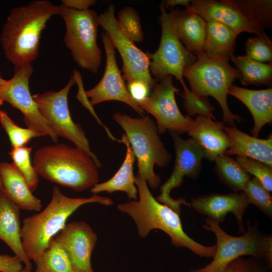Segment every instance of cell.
Listing matches in <instances>:
<instances>
[{"instance_id":"cell-1","label":"cell","mask_w":272,"mask_h":272,"mask_svg":"<svg viewBox=\"0 0 272 272\" xmlns=\"http://www.w3.org/2000/svg\"><path fill=\"white\" fill-rule=\"evenodd\" d=\"M60 6L36 0L13 8L4 23L0 42L6 59L14 66L32 63L39 55L41 35Z\"/></svg>"},{"instance_id":"cell-2","label":"cell","mask_w":272,"mask_h":272,"mask_svg":"<svg viewBox=\"0 0 272 272\" xmlns=\"http://www.w3.org/2000/svg\"><path fill=\"white\" fill-rule=\"evenodd\" d=\"M135 184L138 199L117 205L118 211L129 215L134 222L139 236L146 238L150 231L159 229L170 237L171 243L176 247H184L200 257H213L216 245L201 244L190 238L184 231L179 214L154 197L147 181L138 175Z\"/></svg>"},{"instance_id":"cell-3","label":"cell","mask_w":272,"mask_h":272,"mask_svg":"<svg viewBox=\"0 0 272 272\" xmlns=\"http://www.w3.org/2000/svg\"><path fill=\"white\" fill-rule=\"evenodd\" d=\"M92 202L107 206L114 203L110 198L97 194L89 197H70L54 186L47 207L41 212L23 220L20 235L28 259L34 261L47 249L54 236L63 228L67 219L75 211L83 205Z\"/></svg>"},{"instance_id":"cell-4","label":"cell","mask_w":272,"mask_h":272,"mask_svg":"<svg viewBox=\"0 0 272 272\" xmlns=\"http://www.w3.org/2000/svg\"><path fill=\"white\" fill-rule=\"evenodd\" d=\"M33 166L44 179L77 192L91 188L99 182L98 168L93 159L83 150L63 143L37 150Z\"/></svg>"},{"instance_id":"cell-5","label":"cell","mask_w":272,"mask_h":272,"mask_svg":"<svg viewBox=\"0 0 272 272\" xmlns=\"http://www.w3.org/2000/svg\"><path fill=\"white\" fill-rule=\"evenodd\" d=\"M112 119L123 129L130 143L137 160L138 175L151 187L157 188L161 178L154 166H167L172 155L162 142L155 122L148 115L133 118L120 112H115Z\"/></svg>"},{"instance_id":"cell-6","label":"cell","mask_w":272,"mask_h":272,"mask_svg":"<svg viewBox=\"0 0 272 272\" xmlns=\"http://www.w3.org/2000/svg\"><path fill=\"white\" fill-rule=\"evenodd\" d=\"M247 229L240 236H232L226 233L219 224L206 219L203 227L213 232L216 237V251L213 260L202 268L192 272H222L226 265L233 260L245 255L262 259L268 268L272 267V237L264 235L258 228L256 222L247 221Z\"/></svg>"},{"instance_id":"cell-7","label":"cell","mask_w":272,"mask_h":272,"mask_svg":"<svg viewBox=\"0 0 272 272\" xmlns=\"http://www.w3.org/2000/svg\"><path fill=\"white\" fill-rule=\"evenodd\" d=\"M196 56V61L183 72L190 91L197 95L214 98L222 110L224 121L229 126L235 125V121L240 122L242 118L231 112L227 102L228 90L235 80L240 79V72L228 61L210 59L203 53Z\"/></svg>"},{"instance_id":"cell-8","label":"cell","mask_w":272,"mask_h":272,"mask_svg":"<svg viewBox=\"0 0 272 272\" xmlns=\"http://www.w3.org/2000/svg\"><path fill=\"white\" fill-rule=\"evenodd\" d=\"M64 22L63 42L73 60L82 69L96 74L102 62V51L97 44L99 15L94 10L78 11L60 6Z\"/></svg>"},{"instance_id":"cell-9","label":"cell","mask_w":272,"mask_h":272,"mask_svg":"<svg viewBox=\"0 0 272 272\" xmlns=\"http://www.w3.org/2000/svg\"><path fill=\"white\" fill-rule=\"evenodd\" d=\"M159 8L161 36L157 50L154 53L148 52L150 59V72L157 81L167 76H173L185 88L187 86L184 81L183 71L194 63L197 57L189 52L179 39L171 13L166 12L162 3Z\"/></svg>"},{"instance_id":"cell-10","label":"cell","mask_w":272,"mask_h":272,"mask_svg":"<svg viewBox=\"0 0 272 272\" xmlns=\"http://www.w3.org/2000/svg\"><path fill=\"white\" fill-rule=\"evenodd\" d=\"M76 83L72 74L66 85L59 91L36 94L32 95V97L40 113L58 137L66 139L76 147L84 151L93 159L99 169L102 166L101 163L91 150L88 140L81 125L73 120L69 109L68 94Z\"/></svg>"},{"instance_id":"cell-11","label":"cell","mask_w":272,"mask_h":272,"mask_svg":"<svg viewBox=\"0 0 272 272\" xmlns=\"http://www.w3.org/2000/svg\"><path fill=\"white\" fill-rule=\"evenodd\" d=\"M99 23L121 56L124 79L127 82L141 81L153 89L158 81L154 79L151 74L148 53L138 48L122 31L115 17L113 4L109 5L107 9L99 15Z\"/></svg>"},{"instance_id":"cell-12","label":"cell","mask_w":272,"mask_h":272,"mask_svg":"<svg viewBox=\"0 0 272 272\" xmlns=\"http://www.w3.org/2000/svg\"><path fill=\"white\" fill-rule=\"evenodd\" d=\"M33 72L32 63L15 66L13 77L0 88V97L22 112L28 128L40 137L48 135L57 143L58 135L40 113L30 93L29 83Z\"/></svg>"},{"instance_id":"cell-13","label":"cell","mask_w":272,"mask_h":272,"mask_svg":"<svg viewBox=\"0 0 272 272\" xmlns=\"http://www.w3.org/2000/svg\"><path fill=\"white\" fill-rule=\"evenodd\" d=\"M173 141L175 159L172 172L167 180L160 187L161 193L156 199L180 214L182 205L190 207L183 198L175 199L170 193L174 187L180 186L184 177L197 178L201 171L202 161L204 158L202 149L191 138L184 140L178 133L170 131Z\"/></svg>"},{"instance_id":"cell-14","label":"cell","mask_w":272,"mask_h":272,"mask_svg":"<svg viewBox=\"0 0 272 272\" xmlns=\"http://www.w3.org/2000/svg\"><path fill=\"white\" fill-rule=\"evenodd\" d=\"M152 90L148 97L137 103L145 112L155 117L158 133H164L167 130L179 134L187 132L193 119L180 112L175 97L179 89L174 86L172 77H164Z\"/></svg>"},{"instance_id":"cell-15","label":"cell","mask_w":272,"mask_h":272,"mask_svg":"<svg viewBox=\"0 0 272 272\" xmlns=\"http://www.w3.org/2000/svg\"><path fill=\"white\" fill-rule=\"evenodd\" d=\"M101 38L106 54V65L103 75L93 88L85 91L93 106L107 101H118L130 106L141 116L145 112L130 95L123 76L116 61L115 48L107 34L101 33Z\"/></svg>"},{"instance_id":"cell-16","label":"cell","mask_w":272,"mask_h":272,"mask_svg":"<svg viewBox=\"0 0 272 272\" xmlns=\"http://www.w3.org/2000/svg\"><path fill=\"white\" fill-rule=\"evenodd\" d=\"M54 238L67 253L75 272H94L91 259L97 235L88 223L76 221L65 224Z\"/></svg>"},{"instance_id":"cell-17","label":"cell","mask_w":272,"mask_h":272,"mask_svg":"<svg viewBox=\"0 0 272 272\" xmlns=\"http://www.w3.org/2000/svg\"><path fill=\"white\" fill-rule=\"evenodd\" d=\"M197 212L220 224L228 213L235 217L240 232H245L243 215L250 204L244 191L213 193L193 197L190 203Z\"/></svg>"},{"instance_id":"cell-18","label":"cell","mask_w":272,"mask_h":272,"mask_svg":"<svg viewBox=\"0 0 272 272\" xmlns=\"http://www.w3.org/2000/svg\"><path fill=\"white\" fill-rule=\"evenodd\" d=\"M191 5L206 21L221 23L238 35L243 32L258 35L264 31L250 22L229 0H192Z\"/></svg>"},{"instance_id":"cell-19","label":"cell","mask_w":272,"mask_h":272,"mask_svg":"<svg viewBox=\"0 0 272 272\" xmlns=\"http://www.w3.org/2000/svg\"><path fill=\"white\" fill-rule=\"evenodd\" d=\"M225 126L223 122L214 121L205 115H197L187 132L202 149L204 158L214 162L231 146Z\"/></svg>"},{"instance_id":"cell-20","label":"cell","mask_w":272,"mask_h":272,"mask_svg":"<svg viewBox=\"0 0 272 272\" xmlns=\"http://www.w3.org/2000/svg\"><path fill=\"white\" fill-rule=\"evenodd\" d=\"M171 13L177 35L190 52L197 56L203 53L206 21L193 9H172Z\"/></svg>"},{"instance_id":"cell-21","label":"cell","mask_w":272,"mask_h":272,"mask_svg":"<svg viewBox=\"0 0 272 272\" xmlns=\"http://www.w3.org/2000/svg\"><path fill=\"white\" fill-rule=\"evenodd\" d=\"M228 94L239 100L248 108L254 120L251 133L253 137H258L262 127L272 121V88L252 90L233 84Z\"/></svg>"},{"instance_id":"cell-22","label":"cell","mask_w":272,"mask_h":272,"mask_svg":"<svg viewBox=\"0 0 272 272\" xmlns=\"http://www.w3.org/2000/svg\"><path fill=\"white\" fill-rule=\"evenodd\" d=\"M20 208L0 189V239L21 260L25 266L32 265L24 250L20 235Z\"/></svg>"},{"instance_id":"cell-23","label":"cell","mask_w":272,"mask_h":272,"mask_svg":"<svg viewBox=\"0 0 272 272\" xmlns=\"http://www.w3.org/2000/svg\"><path fill=\"white\" fill-rule=\"evenodd\" d=\"M0 175L2 189L20 209L40 211L41 200L33 194L24 176L13 163H0Z\"/></svg>"},{"instance_id":"cell-24","label":"cell","mask_w":272,"mask_h":272,"mask_svg":"<svg viewBox=\"0 0 272 272\" xmlns=\"http://www.w3.org/2000/svg\"><path fill=\"white\" fill-rule=\"evenodd\" d=\"M231 146L225 154L236 155L261 161L272 167V135L261 139L239 130L235 125L225 126Z\"/></svg>"},{"instance_id":"cell-25","label":"cell","mask_w":272,"mask_h":272,"mask_svg":"<svg viewBox=\"0 0 272 272\" xmlns=\"http://www.w3.org/2000/svg\"><path fill=\"white\" fill-rule=\"evenodd\" d=\"M118 142L126 146V154L124 160L117 172L109 180L97 183L90 188L94 194L106 191L113 193L117 191L125 192L130 200L138 199V190L135 184V177L133 173V164L135 157L126 135L123 134Z\"/></svg>"},{"instance_id":"cell-26","label":"cell","mask_w":272,"mask_h":272,"mask_svg":"<svg viewBox=\"0 0 272 272\" xmlns=\"http://www.w3.org/2000/svg\"><path fill=\"white\" fill-rule=\"evenodd\" d=\"M238 35L221 23L207 21L203 54L210 59L229 61L234 55Z\"/></svg>"},{"instance_id":"cell-27","label":"cell","mask_w":272,"mask_h":272,"mask_svg":"<svg viewBox=\"0 0 272 272\" xmlns=\"http://www.w3.org/2000/svg\"><path fill=\"white\" fill-rule=\"evenodd\" d=\"M240 72V79L243 85H272V62L261 63L246 55H233L231 59Z\"/></svg>"},{"instance_id":"cell-28","label":"cell","mask_w":272,"mask_h":272,"mask_svg":"<svg viewBox=\"0 0 272 272\" xmlns=\"http://www.w3.org/2000/svg\"><path fill=\"white\" fill-rule=\"evenodd\" d=\"M214 162V170L219 180L234 192L243 191L251 177L236 159L224 154Z\"/></svg>"},{"instance_id":"cell-29","label":"cell","mask_w":272,"mask_h":272,"mask_svg":"<svg viewBox=\"0 0 272 272\" xmlns=\"http://www.w3.org/2000/svg\"><path fill=\"white\" fill-rule=\"evenodd\" d=\"M34 261L36 272H75L67 253L54 238Z\"/></svg>"},{"instance_id":"cell-30","label":"cell","mask_w":272,"mask_h":272,"mask_svg":"<svg viewBox=\"0 0 272 272\" xmlns=\"http://www.w3.org/2000/svg\"><path fill=\"white\" fill-rule=\"evenodd\" d=\"M229 1L250 22L261 30L271 28V0Z\"/></svg>"},{"instance_id":"cell-31","label":"cell","mask_w":272,"mask_h":272,"mask_svg":"<svg viewBox=\"0 0 272 272\" xmlns=\"http://www.w3.org/2000/svg\"><path fill=\"white\" fill-rule=\"evenodd\" d=\"M32 148L26 146L12 148L9 153L13 163L24 176L31 191H34L39 182V175L31 164L30 153Z\"/></svg>"},{"instance_id":"cell-32","label":"cell","mask_w":272,"mask_h":272,"mask_svg":"<svg viewBox=\"0 0 272 272\" xmlns=\"http://www.w3.org/2000/svg\"><path fill=\"white\" fill-rule=\"evenodd\" d=\"M118 22L124 33L134 43L141 42L144 39L140 16L133 7L126 6L117 15Z\"/></svg>"},{"instance_id":"cell-33","label":"cell","mask_w":272,"mask_h":272,"mask_svg":"<svg viewBox=\"0 0 272 272\" xmlns=\"http://www.w3.org/2000/svg\"><path fill=\"white\" fill-rule=\"evenodd\" d=\"M243 191L249 203L254 205L268 217L271 218V195L257 179L251 178Z\"/></svg>"},{"instance_id":"cell-34","label":"cell","mask_w":272,"mask_h":272,"mask_svg":"<svg viewBox=\"0 0 272 272\" xmlns=\"http://www.w3.org/2000/svg\"><path fill=\"white\" fill-rule=\"evenodd\" d=\"M246 56L261 63L272 62V41L264 31L249 38L245 43Z\"/></svg>"},{"instance_id":"cell-35","label":"cell","mask_w":272,"mask_h":272,"mask_svg":"<svg viewBox=\"0 0 272 272\" xmlns=\"http://www.w3.org/2000/svg\"><path fill=\"white\" fill-rule=\"evenodd\" d=\"M0 122L7 133L13 148L25 146L31 139L40 135L35 131L17 125L7 113L0 110Z\"/></svg>"},{"instance_id":"cell-36","label":"cell","mask_w":272,"mask_h":272,"mask_svg":"<svg viewBox=\"0 0 272 272\" xmlns=\"http://www.w3.org/2000/svg\"><path fill=\"white\" fill-rule=\"evenodd\" d=\"M236 160L248 174L252 175L270 192L272 191V167L258 160L237 156Z\"/></svg>"},{"instance_id":"cell-37","label":"cell","mask_w":272,"mask_h":272,"mask_svg":"<svg viewBox=\"0 0 272 272\" xmlns=\"http://www.w3.org/2000/svg\"><path fill=\"white\" fill-rule=\"evenodd\" d=\"M180 95L183 98L184 108L187 115H203L216 120L213 113L215 108L211 104L208 97L197 95L187 87L183 88V92Z\"/></svg>"},{"instance_id":"cell-38","label":"cell","mask_w":272,"mask_h":272,"mask_svg":"<svg viewBox=\"0 0 272 272\" xmlns=\"http://www.w3.org/2000/svg\"><path fill=\"white\" fill-rule=\"evenodd\" d=\"M222 272H266L264 267L254 257H239L228 263Z\"/></svg>"},{"instance_id":"cell-39","label":"cell","mask_w":272,"mask_h":272,"mask_svg":"<svg viewBox=\"0 0 272 272\" xmlns=\"http://www.w3.org/2000/svg\"><path fill=\"white\" fill-rule=\"evenodd\" d=\"M126 85L130 95L136 103L148 97L152 89L147 84L139 80L127 82Z\"/></svg>"},{"instance_id":"cell-40","label":"cell","mask_w":272,"mask_h":272,"mask_svg":"<svg viewBox=\"0 0 272 272\" xmlns=\"http://www.w3.org/2000/svg\"><path fill=\"white\" fill-rule=\"evenodd\" d=\"M22 261L16 256L0 255V271L20 272L23 268Z\"/></svg>"},{"instance_id":"cell-41","label":"cell","mask_w":272,"mask_h":272,"mask_svg":"<svg viewBox=\"0 0 272 272\" xmlns=\"http://www.w3.org/2000/svg\"><path fill=\"white\" fill-rule=\"evenodd\" d=\"M97 2L95 0H62V5L65 7L78 11H85Z\"/></svg>"},{"instance_id":"cell-42","label":"cell","mask_w":272,"mask_h":272,"mask_svg":"<svg viewBox=\"0 0 272 272\" xmlns=\"http://www.w3.org/2000/svg\"><path fill=\"white\" fill-rule=\"evenodd\" d=\"M165 9L169 8H173L176 6H182L185 9L191 7V1L189 0H166L162 2Z\"/></svg>"},{"instance_id":"cell-43","label":"cell","mask_w":272,"mask_h":272,"mask_svg":"<svg viewBox=\"0 0 272 272\" xmlns=\"http://www.w3.org/2000/svg\"><path fill=\"white\" fill-rule=\"evenodd\" d=\"M6 80L3 79L1 76V73L0 72V88L5 83ZM4 100L0 97V106L3 104Z\"/></svg>"},{"instance_id":"cell-44","label":"cell","mask_w":272,"mask_h":272,"mask_svg":"<svg viewBox=\"0 0 272 272\" xmlns=\"http://www.w3.org/2000/svg\"><path fill=\"white\" fill-rule=\"evenodd\" d=\"M20 272H32L31 269L25 266Z\"/></svg>"},{"instance_id":"cell-45","label":"cell","mask_w":272,"mask_h":272,"mask_svg":"<svg viewBox=\"0 0 272 272\" xmlns=\"http://www.w3.org/2000/svg\"><path fill=\"white\" fill-rule=\"evenodd\" d=\"M2 186V179H1V177L0 175V189L1 188Z\"/></svg>"}]
</instances>
